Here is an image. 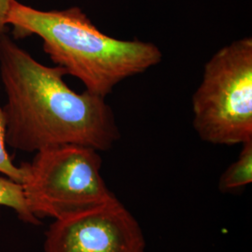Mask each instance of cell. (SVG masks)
Returning a JSON list of instances; mask_svg holds the SVG:
<instances>
[{
  "instance_id": "3957f363",
  "label": "cell",
  "mask_w": 252,
  "mask_h": 252,
  "mask_svg": "<svg viewBox=\"0 0 252 252\" xmlns=\"http://www.w3.org/2000/svg\"><path fill=\"white\" fill-rule=\"evenodd\" d=\"M22 183L30 212L54 220L77 216L117 199L101 175L99 152L80 145H61L36 152L22 162Z\"/></svg>"
},
{
  "instance_id": "9c48e42d",
  "label": "cell",
  "mask_w": 252,
  "mask_h": 252,
  "mask_svg": "<svg viewBox=\"0 0 252 252\" xmlns=\"http://www.w3.org/2000/svg\"><path fill=\"white\" fill-rule=\"evenodd\" d=\"M13 0H0V36L7 34L8 16Z\"/></svg>"
},
{
  "instance_id": "277c9868",
  "label": "cell",
  "mask_w": 252,
  "mask_h": 252,
  "mask_svg": "<svg viewBox=\"0 0 252 252\" xmlns=\"http://www.w3.org/2000/svg\"><path fill=\"white\" fill-rule=\"evenodd\" d=\"M191 104L192 126L203 141L233 146L252 139V36L210 57Z\"/></svg>"
},
{
  "instance_id": "8992f818",
  "label": "cell",
  "mask_w": 252,
  "mask_h": 252,
  "mask_svg": "<svg viewBox=\"0 0 252 252\" xmlns=\"http://www.w3.org/2000/svg\"><path fill=\"white\" fill-rule=\"evenodd\" d=\"M238 158L219 180V189L223 193L243 189L252 182V139L242 143Z\"/></svg>"
},
{
  "instance_id": "ba28073f",
  "label": "cell",
  "mask_w": 252,
  "mask_h": 252,
  "mask_svg": "<svg viewBox=\"0 0 252 252\" xmlns=\"http://www.w3.org/2000/svg\"><path fill=\"white\" fill-rule=\"evenodd\" d=\"M6 146V124L3 109L0 108V174L22 185L25 171L21 164L17 166L12 162Z\"/></svg>"
},
{
  "instance_id": "5b68a950",
  "label": "cell",
  "mask_w": 252,
  "mask_h": 252,
  "mask_svg": "<svg viewBox=\"0 0 252 252\" xmlns=\"http://www.w3.org/2000/svg\"><path fill=\"white\" fill-rule=\"evenodd\" d=\"M146 240L135 217L119 199L85 213L54 220L44 252H145Z\"/></svg>"
},
{
  "instance_id": "6da1fadb",
  "label": "cell",
  "mask_w": 252,
  "mask_h": 252,
  "mask_svg": "<svg viewBox=\"0 0 252 252\" xmlns=\"http://www.w3.org/2000/svg\"><path fill=\"white\" fill-rule=\"evenodd\" d=\"M65 75L60 66L37 62L7 34L0 36L6 144L27 153L61 145L98 152L114 146L121 133L106 98L73 91Z\"/></svg>"
},
{
  "instance_id": "52a82bcc",
  "label": "cell",
  "mask_w": 252,
  "mask_h": 252,
  "mask_svg": "<svg viewBox=\"0 0 252 252\" xmlns=\"http://www.w3.org/2000/svg\"><path fill=\"white\" fill-rule=\"evenodd\" d=\"M0 206L14 210L20 220L25 223L31 225L41 224L40 220L28 209L22 185L3 175L0 176Z\"/></svg>"
},
{
  "instance_id": "7a4b0ae2",
  "label": "cell",
  "mask_w": 252,
  "mask_h": 252,
  "mask_svg": "<svg viewBox=\"0 0 252 252\" xmlns=\"http://www.w3.org/2000/svg\"><path fill=\"white\" fill-rule=\"evenodd\" d=\"M15 37L38 36L50 59L91 94L107 97L119 83L161 63L153 42L123 40L101 32L79 7L40 10L13 0L8 16Z\"/></svg>"
}]
</instances>
